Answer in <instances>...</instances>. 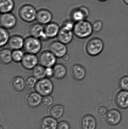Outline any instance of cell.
Returning a JSON list of instances; mask_svg holds the SVG:
<instances>
[{
    "mask_svg": "<svg viewBox=\"0 0 128 129\" xmlns=\"http://www.w3.org/2000/svg\"><path fill=\"white\" fill-rule=\"evenodd\" d=\"M73 32L76 37L85 39L90 37L93 32L92 23L85 19L74 23Z\"/></svg>",
    "mask_w": 128,
    "mask_h": 129,
    "instance_id": "6da1fadb",
    "label": "cell"
},
{
    "mask_svg": "<svg viewBox=\"0 0 128 129\" xmlns=\"http://www.w3.org/2000/svg\"><path fill=\"white\" fill-rule=\"evenodd\" d=\"M123 1L126 4L128 5V0H123Z\"/></svg>",
    "mask_w": 128,
    "mask_h": 129,
    "instance_id": "74e56055",
    "label": "cell"
},
{
    "mask_svg": "<svg viewBox=\"0 0 128 129\" xmlns=\"http://www.w3.org/2000/svg\"><path fill=\"white\" fill-rule=\"evenodd\" d=\"M35 90L42 96L50 95L54 89L53 83L50 80L44 78L39 80L35 85Z\"/></svg>",
    "mask_w": 128,
    "mask_h": 129,
    "instance_id": "5b68a950",
    "label": "cell"
},
{
    "mask_svg": "<svg viewBox=\"0 0 128 129\" xmlns=\"http://www.w3.org/2000/svg\"><path fill=\"white\" fill-rule=\"evenodd\" d=\"M25 39L19 35L13 36L8 42L10 49L13 50H21L24 47Z\"/></svg>",
    "mask_w": 128,
    "mask_h": 129,
    "instance_id": "ffe728a7",
    "label": "cell"
},
{
    "mask_svg": "<svg viewBox=\"0 0 128 129\" xmlns=\"http://www.w3.org/2000/svg\"><path fill=\"white\" fill-rule=\"evenodd\" d=\"M56 58L50 51H45L40 54L38 60L40 64L44 67H52L56 63Z\"/></svg>",
    "mask_w": 128,
    "mask_h": 129,
    "instance_id": "8992f818",
    "label": "cell"
},
{
    "mask_svg": "<svg viewBox=\"0 0 128 129\" xmlns=\"http://www.w3.org/2000/svg\"><path fill=\"white\" fill-rule=\"evenodd\" d=\"M62 59L64 62H67L69 60V56L68 54H66L62 58Z\"/></svg>",
    "mask_w": 128,
    "mask_h": 129,
    "instance_id": "8d00e7d4",
    "label": "cell"
},
{
    "mask_svg": "<svg viewBox=\"0 0 128 129\" xmlns=\"http://www.w3.org/2000/svg\"><path fill=\"white\" fill-rule=\"evenodd\" d=\"M41 48L42 44L39 39L32 36L25 39L23 48L27 53L37 54L40 51Z\"/></svg>",
    "mask_w": 128,
    "mask_h": 129,
    "instance_id": "277c9868",
    "label": "cell"
},
{
    "mask_svg": "<svg viewBox=\"0 0 128 129\" xmlns=\"http://www.w3.org/2000/svg\"><path fill=\"white\" fill-rule=\"evenodd\" d=\"M33 76L37 80L45 78L46 76V68L40 64L35 66L32 71Z\"/></svg>",
    "mask_w": 128,
    "mask_h": 129,
    "instance_id": "4316f807",
    "label": "cell"
},
{
    "mask_svg": "<svg viewBox=\"0 0 128 129\" xmlns=\"http://www.w3.org/2000/svg\"><path fill=\"white\" fill-rule=\"evenodd\" d=\"M70 125L66 121H62L60 122L58 124L57 129H70Z\"/></svg>",
    "mask_w": 128,
    "mask_h": 129,
    "instance_id": "e575fe53",
    "label": "cell"
},
{
    "mask_svg": "<svg viewBox=\"0 0 128 129\" xmlns=\"http://www.w3.org/2000/svg\"><path fill=\"white\" fill-rule=\"evenodd\" d=\"M53 18L51 12L46 9H41L37 11L36 20L42 25H47L51 22Z\"/></svg>",
    "mask_w": 128,
    "mask_h": 129,
    "instance_id": "4fadbf2b",
    "label": "cell"
},
{
    "mask_svg": "<svg viewBox=\"0 0 128 129\" xmlns=\"http://www.w3.org/2000/svg\"><path fill=\"white\" fill-rule=\"evenodd\" d=\"M71 74L74 79L78 81L83 80L86 76L85 68L79 64H74L71 68Z\"/></svg>",
    "mask_w": 128,
    "mask_h": 129,
    "instance_id": "2e32d148",
    "label": "cell"
},
{
    "mask_svg": "<svg viewBox=\"0 0 128 129\" xmlns=\"http://www.w3.org/2000/svg\"><path fill=\"white\" fill-rule=\"evenodd\" d=\"M11 86L13 89L17 92L22 91L25 87V80L20 76H16L12 79Z\"/></svg>",
    "mask_w": 128,
    "mask_h": 129,
    "instance_id": "44dd1931",
    "label": "cell"
},
{
    "mask_svg": "<svg viewBox=\"0 0 128 129\" xmlns=\"http://www.w3.org/2000/svg\"><path fill=\"white\" fill-rule=\"evenodd\" d=\"M64 113V108L61 105H56L53 106L50 110V114L52 117L58 119L62 116Z\"/></svg>",
    "mask_w": 128,
    "mask_h": 129,
    "instance_id": "484cf974",
    "label": "cell"
},
{
    "mask_svg": "<svg viewBox=\"0 0 128 129\" xmlns=\"http://www.w3.org/2000/svg\"><path fill=\"white\" fill-rule=\"evenodd\" d=\"M115 102L119 108L122 109L128 108V91L121 90L117 92Z\"/></svg>",
    "mask_w": 128,
    "mask_h": 129,
    "instance_id": "7c38bea8",
    "label": "cell"
},
{
    "mask_svg": "<svg viewBox=\"0 0 128 129\" xmlns=\"http://www.w3.org/2000/svg\"><path fill=\"white\" fill-rule=\"evenodd\" d=\"M44 28V33L48 39L57 36L60 29L58 25L54 22H50L47 24Z\"/></svg>",
    "mask_w": 128,
    "mask_h": 129,
    "instance_id": "ac0fdd59",
    "label": "cell"
},
{
    "mask_svg": "<svg viewBox=\"0 0 128 129\" xmlns=\"http://www.w3.org/2000/svg\"><path fill=\"white\" fill-rule=\"evenodd\" d=\"M0 129H3V128H2V126H1V128H0Z\"/></svg>",
    "mask_w": 128,
    "mask_h": 129,
    "instance_id": "ab89813d",
    "label": "cell"
},
{
    "mask_svg": "<svg viewBox=\"0 0 128 129\" xmlns=\"http://www.w3.org/2000/svg\"><path fill=\"white\" fill-rule=\"evenodd\" d=\"M53 102V100L52 97L48 95L44 96L42 98V103L43 106L46 107H49L52 105Z\"/></svg>",
    "mask_w": 128,
    "mask_h": 129,
    "instance_id": "d6a6232c",
    "label": "cell"
},
{
    "mask_svg": "<svg viewBox=\"0 0 128 129\" xmlns=\"http://www.w3.org/2000/svg\"><path fill=\"white\" fill-rule=\"evenodd\" d=\"M73 30L62 25L57 36L58 41L65 45L69 44L73 40Z\"/></svg>",
    "mask_w": 128,
    "mask_h": 129,
    "instance_id": "9c48e42d",
    "label": "cell"
},
{
    "mask_svg": "<svg viewBox=\"0 0 128 129\" xmlns=\"http://www.w3.org/2000/svg\"><path fill=\"white\" fill-rule=\"evenodd\" d=\"M53 77L57 79H63L67 74V70L65 66L61 63L55 64L53 67Z\"/></svg>",
    "mask_w": 128,
    "mask_h": 129,
    "instance_id": "7402d4cb",
    "label": "cell"
},
{
    "mask_svg": "<svg viewBox=\"0 0 128 129\" xmlns=\"http://www.w3.org/2000/svg\"><path fill=\"white\" fill-rule=\"evenodd\" d=\"M71 16L72 20L75 22L84 20H87L86 16L80 6L73 10L71 14Z\"/></svg>",
    "mask_w": 128,
    "mask_h": 129,
    "instance_id": "cb8c5ba5",
    "label": "cell"
},
{
    "mask_svg": "<svg viewBox=\"0 0 128 129\" xmlns=\"http://www.w3.org/2000/svg\"><path fill=\"white\" fill-rule=\"evenodd\" d=\"M34 77L31 76L28 77L25 80V86L29 89H32L35 87L37 81Z\"/></svg>",
    "mask_w": 128,
    "mask_h": 129,
    "instance_id": "4dcf8cb0",
    "label": "cell"
},
{
    "mask_svg": "<svg viewBox=\"0 0 128 129\" xmlns=\"http://www.w3.org/2000/svg\"><path fill=\"white\" fill-rule=\"evenodd\" d=\"M104 23L100 20H97L92 23L93 31L98 32L101 31L103 27Z\"/></svg>",
    "mask_w": 128,
    "mask_h": 129,
    "instance_id": "1f68e13d",
    "label": "cell"
},
{
    "mask_svg": "<svg viewBox=\"0 0 128 129\" xmlns=\"http://www.w3.org/2000/svg\"><path fill=\"white\" fill-rule=\"evenodd\" d=\"M54 75L53 68L52 67L46 68V76L47 77L50 78Z\"/></svg>",
    "mask_w": 128,
    "mask_h": 129,
    "instance_id": "d590c367",
    "label": "cell"
},
{
    "mask_svg": "<svg viewBox=\"0 0 128 129\" xmlns=\"http://www.w3.org/2000/svg\"><path fill=\"white\" fill-rule=\"evenodd\" d=\"M38 62V58L37 57L36 54L27 53L25 54L21 61V64L25 69L30 70L33 69L37 66Z\"/></svg>",
    "mask_w": 128,
    "mask_h": 129,
    "instance_id": "8fae6325",
    "label": "cell"
},
{
    "mask_svg": "<svg viewBox=\"0 0 128 129\" xmlns=\"http://www.w3.org/2000/svg\"><path fill=\"white\" fill-rule=\"evenodd\" d=\"M24 56V52L21 50H14L12 51L13 60L16 62H21Z\"/></svg>",
    "mask_w": 128,
    "mask_h": 129,
    "instance_id": "f1b7e54d",
    "label": "cell"
},
{
    "mask_svg": "<svg viewBox=\"0 0 128 129\" xmlns=\"http://www.w3.org/2000/svg\"><path fill=\"white\" fill-rule=\"evenodd\" d=\"M49 50L56 57L62 58L67 54V49L65 44L58 41L53 42L50 44Z\"/></svg>",
    "mask_w": 128,
    "mask_h": 129,
    "instance_id": "ba28073f",
    "label": "cell"
},
{
    "mask_svg": "<svg viewBox=\"0 0 128 129\" xmlns=\"http://www.w3.org/2000/svg\"><path fill=\"white\" fill-rule=\"evenodd\" d=\"M15 3L14 0H0V9L1 13H10L14 10Z\"/></svg>",
    "mask_w": 128,
    "mask_h": 129,
    "instance_id": "603a6c76",
    "label": "cell"
},
{
    "mask_svg": "<svg viewBox=\"0 0 128 129\" xmlns=\"http://www.w3.org/2000/svg\"><path fill=\"white\" fill-rule=\"evenodd\" d=\"M0 22L2 27L7 29H10L16 26L17 20L16 16L11 12L1 13Z\"/></svg>",
    "mask_w": 128,
    "mask_h": 129,
    "instance_id": "52a82bcc",
    "label": "cell"
},
{
    "mask_svg": "<svg viewBox=\"0 0 128 129\" xmlns=\"http://www.w3.org/2000/svg\"><path fill=\"white\" fill-rule=\"evenodd\" d=\"M1 62L3 64H8L13 60L12 57V51L10 49L4 48L1 50L0 53Z\"/></svg>",
    "mask_w": 128,
    "mask_h": 129,
    "instance_id": "d4e9b609",
    "label": "cell"
},
{
    "mask_svg": "<svg viewBox=\"0 0 128 129\" xmlns=\"http://www.w3.org/2000/svg\"><path fill=\"white\" fill-rule=\"evenodd\" d=\"M18 13L21 19L24 22L30 23L36 20L37 11L34 6L26 4L20 8Z\"/></svg>",
    "mask_w": 128,
    "mask_h": 129,
    "instance_id": "3957f363",
    "label": "cell"
},
{
    "mask_svg": "<svg viewBox=\"0 0 128 129\" xmlns=\"http://www.w3.org/2000/svg\"><path fill=\"white\" fill-rule=\"evenodd\" d=\"M0 46L4 47L8 43L10 38V34L7 29L2 26L0 29Z\"/></svg>",
    "mask_w": 128,
    "mask_h": 129,
    "instance_id": "83f0119b",
    "label": "cell"
},
{
    "mask_svg": "<svg viewBox=\"0 0 128 129\" xmlns=\"http://www.w3.org/2000/svg\"><path fill=\"white\" fill-rule=\"evenodd\" d=\"M118 85L121 90L128 91V76L122 77L119 79Z\"/></svg>",
    "mask_w": 128,
    "mask_h": 129,
    "instance_id": "f546056e",
    "label": "cell"
},
{
    "mask_svg": "<svg viewBox=\"0 0 128 129\" xmlns=\"http://www.w3.org/2000/svg\"><path fill=\"white\" fill-rule=\"evenodd\" d=\"M107 109L104 106H98L95 109L96 114L99 116H103L106 115L107 112Z\"/></svg>",
    "mask_w": 128,
    "mask_h": 129,
    "instance_id": "836d02e7",
    "label": "cell"
},
{
    "mask_svg": "<svg viewBox=\"0 0 128 129\" xmlns=\"http://www.w3.org/2000/svg\"><path fill=\"white\" fill-rule=\"evenodd\" d=\"M80 125L82 129H95L97 122L95 118L92 115H85L80 120Z\"/></svg>",
    "mask_w": 128,
    "mask_h": 129,
    "instance_id": "e0dca14e",
    "label": "cell"
},
{
    "mask_svg": "<svg viewBox=\"0 0 128 129\" xmlns=\"http://www.w3.org/2000/svg\"><path fill=\"white\" fill-rule=\"evenodd\" d=\"M105 120L109 125L115 126L121 122L122 116L121 113L118 110L112 109L107 111L105 115Z\"/></svg>",
    "mask_w": 128,
    "mask_h": 129,
    "instance_id": "30bf717a",
    "label": "cell"
},
{
    "mask_svg": "<svg viewBox=\"0 0 128 129\" xmlns=\"http://www.w3.org/2000/svg\"><path fill=\"white\" fill-rule=\"evenodd\" d=\"M29 32L31 36L41 39L44 35V28L39 23H34L29 26Z\"/></svg>",
    "mask_w": 128,
    "mask_h": 129,
    "instance_id": "d6986e66",
    "label": "cell"
},
{
    "mask_svg": "<svg viewBox=\"0 0 128 129\" xmlns=\"http://www.w3.org/2000/svg\"><path fill=\"white\" fill-rule=\"evenodd\" d=\"M58 125L55 119L52 117H46L40 121L39 129H57Z\"/></svg>",
    "mask_w": 128,
    "mask_h": 129,
    "instance_id": "9a60e30c",
    "label": "cell"
},
{
    "mask_svg": "<svg viewBox=\"0 0 128 129\" xmlns=\"http://www.w3.org/2000/svg\"><path fill=\"white\" fill-rule=\"evenodd\" d=\"M104 48V44L100 38L94 37L89 39L86 46V53L89 56L95 57L100 54Z\"/></svg>",
    "mask_w": 128,
    "mask_h": 129,
    "instance_id": "7a4b0ae2",
    "label": "cell"
},
{
    "mask_svg": "<svg viewBox=\"0 0 128 129\" xmlns=\"http://www.w3.org/2000/svg\"><path fill=\"white\" fill-rule=\"evenodd\" d=\"M41 95L37 92L29 93L26 98V102L28 106L31 108L37 107L42 102Z\"/></svg>",
    "mask_w": 128,
    "mask_h": 129,
    "instance_id": "5bb4252c",
    "label": "cell"
},
{
    "mask_svg": "<svg viewBox=\"0 0 128 129\" xmlns=\"http://www.w3.org/2000/svg\"><path fill=\"white\" fill-rule=\"evenodd\" d=\"M98 1H100L101 2H105L106 1H108V0H98Z\"/></svg>",
    "mask_w": 128,
    "mask_h": 129,
    "instance_id": "f35d334b",
    "label": "cell"
}]
</instances>
